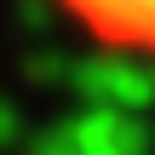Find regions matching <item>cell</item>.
Returning <instances> with one entry per match:
<instances>
[{
  "instance_id": "cell-1",
  "label": "cell",
  "mask_w": 155,
  "mask_h": 155,
  "mask_svg": "<svg viewBox=\"0 0 155 155\" xmlns=\"http://www.w3.org/2000/svg\"><path fill=\"white\" fill-rule=\"evenodd\" d=\"M86 35L155 58V0H58Z\"/></svg>"
}]
</instances>
